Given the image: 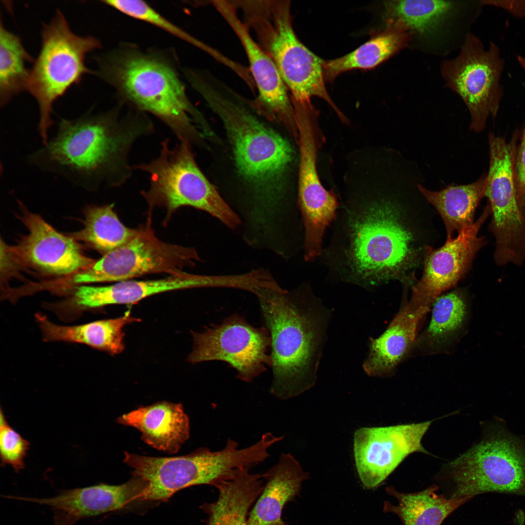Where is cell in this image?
Here are the masks:
<instances>
[{
    "mask_svg": "<svg viewBox=\"0 0 525 525\" xmlns=\"http://www.w3.org/2000/svg\"><path fill=\"white\" fill-rule=\"evenodd\" d=\"M490 214L488 205L479 219L458 232L455 238L447 239L445 244L437 249L426 247L423 274L413 286L409 300L430 309L443 292L456 284L486 244L485 238L479 237L478 232Z\"/></svg>",
    "mask_w": 525,
    "mask_h": 525,
    "instance_id": "ac0fdd59",
    "label": "cell"
},
{
    "mask_svg": "<svg viewBox=\"0 0 525 525\" xmlns=\"http://www.w3.org/2000/svg\"><path fill=\"white\" fill-rule=\"evenodd\" d=\"M432 306L430 322L418 335L411 355L450 354L467 331L470 307L464 292L439 296Z\"/></svg>",
    "mask_w": 525,
    "mask_h": 525,
    "instance_id": "cb8c5ba5",
    "label": "cell"
},
{
    "mask_svg": "<svg viewBox=\"0 0 525 525\" xmlns=\"http://www.w3.org/2000/svg\"><path fill=\"white\" fill-rule=\"evenodd\" d=\"M77 520L66 513L55 510L53 525H74Z\"/></svg>",
    "mask_w": 525,
    "mask_h": 525,
    "instance_id": "8d00e7d4",
    "label": "cell"
},
{
    "mask_svg": "<svg viewBox=\"0 0 525 525\" xmlns=\"http://www.w3.org/2000/svg\"><path fill=\"white\" fill-rule=\"evenodd\" d=\"M486 182L487 174H484L471 184L450 186L438 191H430L420 184L418 188L440 215L447 239H450L455 232L474 223L475 210L486 196Z\"/></svg>",
    "mask_w": 525,
    "mask_h": 525,
    "instance_id": "f546056e",
    "label": "cell"
},
{
    "mask_svg": "<svg viewBox=\"0 0 525 525\" xmlns=\"http://www.w3.org/2000/svg\"><path fill=\"white\" fill-rule=\"evenodd\" d=\"M121 424L134 427L147 444L169 454L177 453L190 436V422L181 403L158 402L118 418Z\"/></svg>",
    "mask_w": 525,
    "mask_h": 525,
    "instance_id": "d4e9b609",
    "label": "cell"
},
{
    "mask_svg": "<svg viewBox=\"0 0 525 525\" xmlns=\"http://www.w3.org/2000/svg\"><path fill=\"white\" fill-rule=\"evenodd\" d=\"M429 311L407 301L402 305L385 331L370 338L368 356L363 369L371 377H388L411 355L420 324Z\"/></svg>",
    "mask_w": 525,
    "mask_h": 525,
    "instance_id": "44dd1931",
    "label": "cell"
},
{
    "mask_svg": "<svg viewBox=\"0 0 525 525\" xmlns=\"http://www.w3.org/2000/svg\"><path fill=\"white\" fill-rule=\"evenodd\" d=\"M410 36L399 24L382 27L368 41L340 57L325 61V81H331L345 71L370 69L378 66L399 52L408 48Z\"/></svg>",
    "mask_w": 525,
    "mask_h": 525,
    "instance_id": "f1b7e54d",
    "label": "cell"
},
{
    "mask_svg": "<svg viewBox=\"0 0 525 525\" xmlns=\"http://www.w3.org/2000/svg\"><path fill=\"white\" fill-rule=\"evenodd\" d=\"M519 64L525 71V58H521ZM514 177L518 205L522 212L525 214V127L520 143L517 146Z\"/></svg>",
    "mask_w": 525,
    "mask_h": 525,
    "instance_id": "e575fe53",
    "label": "cell"
},
{
    "mask_svg": "<svg viewBox=\"0 0 525 525\" xmlns=\"http://www.w3.org/2000/svg\"><path fill=\"white\" fill-rule=\"evenodd\" d=\"M241 9L245 24L253 31L258 44L275 64L292 104L310 103L312 97H318L346 122L325 87L324 60L304 46L294 32L290 1H245Z\"/></svg>",
    "mask_w": 525,
    "mask_h": 525,
    "instance_id": "8992f818",
    "label": "cell"
},
{
    "mask_svg": "<svg viewBox=\"0 0 525 525\" xmlns=\"http://www.w3.org/2000/svg\"><path fill=\"white\" fill-rule=\"evenodd\" d=\"M221 119L240 175L252 186V220L270 223L281 216V183L293 158L289 142L255 116L247 101L207 72L192 85Z\"/></svg>",
    "mask_w": 525,
    "mask_h": 525,
    "instance_id": "7a4b0ae2",
    "label": "cell"
},
{
    "mask_svg": "<svg viewBox=\"0 0 525 525\" xmlns=\"http://www.w3.org/2000/svg\"><path fill=\"white\" fill-rule=\"evenodd\" d=\"M149 219L136 235L103 255L88 268L73 275L71 282L85 284L120 281L153 273L175 275L202 260L192 247L165 242L156 235Z\"/></svg>",
    "mask_w": 525,
    "mask_h": 525,
    "instance_id": "4fadbf2b",
    "label": "cell"
},
{
    "mask_svg": "<svg viewBox=\"0 0 525 525\" xmlns=\"http://www.w3.org/2000/svg\"><path fill=\"white\" fill-rule=\"evenodd\" d=\"M124 462L133 474L146 482L140 500H166L180 490L197 485L218 487L257 460L252 446L240 448L228 439L222 449L212 451L200 447L178 456L160 457L124 452Z\"/></svg>",
    "mask_w": 525,
    "mask_h": 525,
    "instance_id": "ba28073f",
    "label": "cell"
},
{
    "mask_svg": "<svg viewBox=\"0 0 525 525\" xmlns=\"http://www.w3.org/2000/svg\"><path fill=\"white\" fill-rule=\"evenodd\" d=\"M432 422L357 429L354 434L353 452L363 486L367 489L378 487L409 455L427 454L421 440Z\"/></svg>",
    "mask_w": 525,
    "mask_h": 525,
    "instance_id": "e0dca14e",
    "label": "cell"
},
{
    "mask_svg": "<svg viewBox=\"0 0 525 525\" xmlns=\"http://www.w3.org/2000/svg\"><path fill=\"white\" fill-rule=\"evenodd\" d=\"M30 442L15 430L8 423L0 407V457L1 466H11L16 472L25 468Z\"/></svg>",
    "mask_w": 525,
    "mask_h": 525,
    "instance_id": "836d02e7",
    "label": "cell"
},
{
    "mask_svg": "<svg viewBox=\"0 0 525 525\" xmlns=\"http://www.w3.org/2000/svg\"><path fill=\"white\" fill-rule=\"evenodd\" d=\"M504 66L498 45L491 42L486 49L472 32L458 54L440 65L445 86L465 103L471 116L470 128L475 132L483 131L488 118L497 115L503 95L501 78Z\"/></svg>",
    "mask_w": 525,
    "mask_h": 525,
    "instance_id": "7c38bea8",
    "label": "cell"
},
{
    "mask_svg": "<svg viewBox=\"0 0 525 525\" xmlns=\"http://www.w3.org/2000/svg\"><path fill=\"white\" fill-rule=\"evenodd\" d=\"M217 10L232 28L244 48L253 81L258 91L255 101L260 113L281 121L292 134L297 133L294 107L288 90L272 59L252 37L239 19L236 8L225 2Z\"/></svg>",
    "mask_w": 525,
    "mask_h": 525,
    "instance_id": "ffe728a7",
    "label": "cell"
},
{
    "mask_svg": "<svg viewBox=\"0 0 525 525\" xmlns=\"http://www.w3.org/2000/svg\"><path fill=\"white\" fill-rule=\"evenodd\" d=\"M96 73L109 83L140 111L158 118L180 141L199 142L194 126L209 129L201 113L191 104L175 70L158 58L136 52H112L98 58Z\"/></svg>",
    "mask_w": 525,
    "mask_h": 525,
    "instance_id": "5b68a950",
    "label": "cell"
},
{
    "mask_svg": "<svg viewBox=\"0 0 525 525\" xmlns=\"http://www.w3.org/2000/svg\"><path fill=\"white\" fill-rule=\"evenodd\" d=\"M483 6L481 0H391L382 3V26L398 23L408 49L437 56L459 50Z\"/></svg>",
    "mask_w": 525,
    "mask_h": 525,
    "instance_id": "30bf717a",
    "label": "cell"
},
{
    "mask_svg": "<svg viewBox=\"0 0 525 525\" xmlns=\"http://www.w3.org/2000/svg\"><path fill=\"white\" fill-rule=\"evenodd\" d=\"M22 208L20 219L28 234L11 249L23 265L42 274L73 276L92 265L95 260L86 256L74 238L58 232L39 215Z\"/></svg>",
    "mask_w": 525,
    "mask_h": 525,
    "instance_id": "d6986e66",
    "label": "cell"
},
{
    "mask_svg": "<svg viewBox=\"0 0 525 525\" xmlns=\"http://www.w3.org/2000/svg\"><path fill=\"white\" fill-rule=\"evenodd\" d=\"M192 364L219 361L228 363L237 378L250 383L272 366L271 339L267 329L256 327L237 314L202 332H192Z\"/></svg>",
    "mask_w": 525,
    "mask_h": 525,
    "instance_id": "5bb4252c",
    "label": "cell"
},
{
    "mask_svg": "<svg viewBox=\"0 0 525 525\" xmlns=\"http://www.w3.org/2000/svg\"><path fill=\"white\" fill-rule=\"evenodd\" d=\"M483 5H489L501 7L517 17H525V1L481 0Z\"/></svg>",
    "mask_w": 525,
    "mask_h": 525,
    "instance_id": "d590c367",
    "label": "cell"
},
{
    "mask_svg": "<svg viewBox=\"0 0 525 525\" xmlns=\"http://www.w3.org/2000/svg\"><path fill=\"white\" fill-rule=\"evenodd\" d=\"M132 169L148 174L150 186L141 194L150 210L158 207L165 209V223L178 209L189 206L208 213L229 228L242 226L238 214L200 169L189 142L180 141L171 148L166 140L158 157Z\"/></svg>",
    "mask_w": 525,
    "mask_h": 525,
    "instance_id": "52a82bcc",
    "label": "cell"
},
{
    "mask_svg": "<svg viewBox=\"0 0 525 525\" xmlns=\"http://www.w3.org/2000/svg\"><path fill=\"white\" fill-rule=\"evenodd\" d=\"M113 204L88 207L85 211L83 228L75 239L104 255L133 238L137 228L126 227L120 220Z\"/></svg>",
    "mask_w": 525,
    "mask_h": 525,
    "instance_id": "1f68e13d",
    "label": "cell"
},
{
    "mask_svg": "<svg viewBox=\"0 0 525 525\" xmlns=\"http://www.w3.org/2000/svg\"><path fill=\"white\" fill-rule=\"evenodd\" d=\"M153 129L151 122L140 114L89 111L74 119L61 118L53 138L27 159L85 189L119 186L132 171L128 158L133 144Z\"/></svg>",
    "mask_w": 525,
    "mask_h": 525,
    "instance_id": "6da1fadb",
    "label": "cell"
},
{
    "mask_svg": "<svg viewBox=\"0 0 525 525\" xmlns=\"http://www.w3.org/2000/svg\"><path fill=\"white\" fill-rule=\"evenodd\" d=\"M33 58L25 49L19 36L0 23V105L5 106L15 96L27 90L30 70L27 63Z\"/></svg>",
    "mask_w": 525,
    "mask_h": 525,
    "instance_id": "d6a6232c",
    "label": "cell"
},
{
    "mask_svg": "<svg viewBox=\"0 0 525 525\" xmlns=\"http://www.w3.org/2000/svg\"><path fill=\"white\" fill-rule=\"evenodd\" d=\"M41 36V49L30 70L27 90L37 103L38 131L45 145L53 123L54 103L71 86L78 84L84 75L91 72L85 65L86 56L100 48L101 44L93 36L73 33L59 10L49 23L43 25Z\"/></svg>",
    "mask_w": 525,
    "mask_h": 525,
    "instance_id": "9c48e42d",
    "label": "cell"
},
{
    "mask_svg": "<svg viewBox=\"0 0 525 525\" xmlns=\"http://www.w3.org/2000/svg\"><path fill=\"white\" fill-rule=\"evenodd\" d=\"M299 148L298 199L304 227V245L316 251L322 247L325 230L336 217L335 194L322 185L316 169L320 134L313 106L294 108Z\"/></svg>",
    "mask_w": 525,
    "mask_h": 525,
    "instance_id": "2e32d148",
    "label": "cell"
},
{
    "mask_svg": "<svg viewBox=\"0 0 525 525\" xmlns=\"http://www.w3.org/2000/svg\"><path fill=\"white\" fill-rule=\"evenodd\" d=\"M146 485L142 478L134 475L122 485L100 484L66 490L54 497H21L20 500L50 506L78 520L117 510L134 500H140Z\"/></svg>",
    "mask_w": 525,
    "mask_h": 525,
    "instance_id": "7402d4cb",
    "label": "cell"
},
{
    "mask_svg": "<svg viewBox=\"0 0 525 525\" xmlns=\"http://www.w3.org/2000/svg\"><path fill=\"white\" fill-rule=\"evenodd\" d=\"M35 316L46 342L82 343L111 354H119L124 350V327L140 321L128 312L117 318L73 326L55 324L40 313Z\"/></svg>",
    "mask_w": 525,
    "mask_h": 525,
    "instance_id": "4316f807",
    "label": "cell"
},
{
    "mask_svg": "<svg viewBox=\"0 0 525 525\" xmlns=\"http://www.w3.org/2000/svg\"><path fill=\"white\" fill-rule=\"evenodd\" d=\"M249 470L243 469L216 487L218 498L205 506L209 525H250L249 510L263 489V477Z\"/></svg>",
    "mask_w": 525,
    "mask_h": 525,
    "instance_id": "83f0119b",
    "label": "cell"
},
{
    "mask_svg": "<svg viewBox=\"0 0 525 525\" xmlns=\"http://www.w3.org/2000/svg\"><path fill=\"white\" fill-rule=\"evenodd\" d=\"M525 443L502 427L494 428L449 464L455 485L451 498L488 492L525 495Z\"/></svg>",
    "mask_w": 525,
    "mask_h": 525,
    "instance_id": "8fae6325",
    "label": "cell"
},
{
    "mask_svg": "<svg viewBox=\"0 0 525 525\" xmlns=\"http://www.w3.org/2000/svg\"><path fill=\"white\" fill-rule=\"evenodd\" d=\"M519 133L510 141L490 133L489 167L486 196L491 220L489 226L495 241V252L510 257L525 252V214L519 208L514 177Z\"/></svg>",
    "mask_w": 525,
    "mask_h": 525,
    "instance_id": "9a60e30c",
    "label": "cell"
},
{
    "mask_svg": "<svg viewBox=\"0 0 525 525\" xmlns=\"http://www.w3.org/2000/svg\"><path fill=\"white\" fill-rule=\"evenodd\" d=\"M303 288H262L256 296L271 339L272 395L286 400L315 384L331 311Z\"/></svg>",
    "mask_w": 525,
    "mask_h": 525,
    "instance_id": "3957f363",
    "label": "cell"
},
{
    "mask_svg": "<svg viewBox=\"0 0 525 525\" xmlns=\"http://www.w3.org/2000/svg\"><path fill=\"white\" fill-rule=\"evenodd\" d=\"M208 277L184 272L158 280H126L105 286L80 285L75 288L73 300L82 309L113 304H132L155 294L180 289L206 288Z\"/></svg>",
    "mask_w": 525,
    "mask_h": 525,
    "instance_id": "603a6c76",
    "label": "cell"
},
{
    "mask_svg": "<svg viewBox=\"0 0 525 525\" xmlns=\"http://www.w3.org/2000/svg\"><path fill=\"white\" fill-rule=\"evenodd\" d=\"M355 202L343 215L340 253L345 278L365 286L403 280L416 263L417 251L400 207L385 197L366 196Z\"/></svg>",
    "mask_w": 525,
    "mask_h": 525,
    "instance_id": "277c9868",
    "label": "cell"
},
{
    "mask_svg": "<svg viewBox=\"0 0 525 525\" xmlns=\"http://www.w3.org/2000/svg\"><path fill=\"white\" fill-rule=\"evenodd\" d=\"M519 517H520V519L518 520V521H519V525H523V521L524 520H522V515L521 516H520Z\"/></svg>",
    "mask_w": 525,
    "mask_h": 525,
    "instance_id": "74e56055",
    "label": "cell"
},
{
    "mask_svg": "<svg viewBox=\"0 0 525 525\" xmlns=\"http://www.w3.org/2000/svg\"><path fill=\"white\" fill-rule=\"evenodd\" d=\"M266 483L249 512L250 525H286L282 511L287 503L299 494L309 474L289 453H282L278 462L262 474Z\"/></svg>",
    "mask_w": 525,
    "mask_h": 525,
    "instance_id": "484cf974",
    "label": "cell"
},
{
    "mask_svg": "<svg viewBox=\"0 0 525 525\" xmlns=\"http://www.w3.org/2000/svg\"><path fill=\"white\" fill-rule=\"evenodd\" d=\"M437 486L412 493H400L388 487L386 491L398 501L397 505L384 502V510L397 514L404 525H440L444 520L471 497L447 498L436 493Z\"/></svg>",
    "mask_w": 525,
    "mask_h": 525,
    "instance_id": "4dcf8cb0",
    "label": "cell"
}]
</instances>
